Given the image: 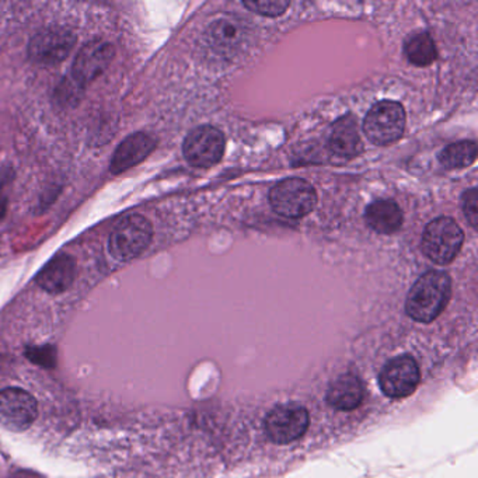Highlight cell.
Returning <instances> with one entry per match:
<instances>
[{"mask_svg":"<svg viewBox=\"0 0 478 478\" xmlns=\"http://www.w3.org/2000/svg\"><path fill=\"white\" fill-rule=\"evenodd\" d=\"M421 381L420 366L410 355H401L384 365L379 374V388L389 398H408Z\"/></svg>","mask_w":478,"mask_h":478,"instance_id":"7","label":"cell"},{"mask_svg":"<svg viewBox=\"0 0 478 478\" xmlns=\"http://www.w3.org/2000/svg\"><path fill=\"white\" fill-rule=\"evenodd\" d=\"M211 37L216 46L231 48L240 41L241 33L238 24L222 20L212 26Z\"/></svg>","mask_w":478,"mask_h":478,"instance_id":"19","label":"cell"},{"mask_svg":"<svg viewBox=\"0 0 478 478\" xmlns=\"http://www.w3.org/2000/svg\"><path fill=\"white\" fill-rule=\"evenodd\" d=\"M225 137L221 130L209 125H202L189 132L184 140L182 154L191 166H215L225 154Z\"/></svg>","mask_w":478,"mask_h":478,"instance_id":"8","label":"cell"},{"mask_svg":"<svg viewBox=\"0 0 478 478\" xmlns=\"http://www.w3.org/2000/svg\"><path fill=\"white\" fill-rule=\"evenodd\" d=\"M309 411L299 404H281L268 413L265 418V433L278 445L295 442L309 428Z\"/></svg>","mask_w":478,"mask_h":478,"instance_id":"6","label":"cell"},{"mask_svg":"<svg viewBox=\"0 0 478 478\" xmlns=\"http://www.w3.org/2000/svg\"><path fill=\"white\" fill-rule=\"evenodd\" d=\"M452 295V281L442 271H430L414 283L407 297L406 312L418 323H431L440 317Z\"/></svg>","mask_w":478,"mask_h":478,"instance_id":"1","label":"cell"},{"mask_svg":"<svg viewBox=\"0 0 478 478\" xmlns=\"http://www.w3.org/2000/svg\"><path fill=\"white\" fill-rule=\"evenodd\" d=\"M365 221L369 228L381 235H391L403 225V212L396 202L382 199L373 202L366 208Z\"/></svg>","mask_w":478,"mask_h":478,"instance_id":"16","label":"cell"},{"mask_svg":"<svg viewBox=\"0 0 478 478\" xmlns=\"http://www.w3.org/2000/svg\"><path fill=\"white\" fill-rule=\"evenodd\" d=\"M463 211L465 218L469 221L472 228H477L478 225V189H472L465 192L463 196Z\"/></svg>","mask_w":478,"mask_h":478,"instance_id":"21","label":"cell"},{"mask_svg":"<svg viewBox=\"0 0 478 478\" xmlns=\"http://www.w3.org/2000/svg\"><path fill=\"white\" fill-rule=\"evenodd\" d=\"M76 44V36L63 27L43 29L31 38L29 56L38 65H56L68 58Z\"/></svg>","mask_w":478,"mask_h":478,"instance_id":"9","label":"cell"},{"mask_svg":"<svg viewBox=\"0 0 478 478\" xmlns=\"http://www.w3.org/2000/svg\"><path fill=\"white\" fill-rule=\"evenodd\" d=\"M465 235L452 218L435 219L423 231L421 247L423 254L438 265L452 263L462 248Z\"/></svg>","mask_w":478,"mask_h":478,"instance_id":"2","label":"cell"},{"mask_svg":"<svg viewBox=\"0 0 478 478\" xmlns=\"http://www.w3.org/2000/svg\"><path fill=\"white\" fill-rule=\"evenodd\" d=\"M406 128V111L396 101L384 100L374 105L365 118V135L378 147L394 144Z\"/></svg>","mask_w":478,"mask_h":478,"instance_id":"3","label":"cell"},{"mask_svg":"<svg viewBox=\"0 0 478 478\" xmlns=\"http://www.w3.org/2000/svg\"><path fill=\"white\" fill-rule=\"evenodd\" d=\"M76 260L69 254L61 253L39 271L36 281L49 293H63L72 287L76 278Z\"/></svg>","mask_w":478,"mask_h":478,"instance_id":"13","label":"cell"},{"mask_svg":"<svg viewBox=\"0 0 478 478\" xmlns=\"http://www.w3.org/2000/svg\"><path fill=\"white\" fill-rule=\"evenodd\" d=\"M330 149L332 150V154L341 157H355L361 154L362 140L359 137L358 124L352 115L335 121L330 137Z\"/></svg>","mask_w":478,"mask_h":478,"instance_id":"15","label":"cell"},{"mask_svg":"<svg viewBox=\"0 0 478 478\" xmlns=\"http://www.w3.org/2000/svg\"><path fill=\"white\" fill-rule=\"evenodd\" d=\"M37 401L29 393L19 388L0 391V426L12 432L29 430L36 421Z\"/></svg>","mask_w":478,"mask_h":478,"instance_id":"10","label":"cell"},{"mask_svg":"<svg viewBox=\"0 0 478 478\" xmlns=\"http://www.w3.org/2000/svg\"><path fill=\"white\" fill-rule=\"evenodd\" d=\"M477 157V147L472 140L449 145L440 154V162L446 169H463L472 166Z\"/></svg>","mask_w":478,"mask_h":478,"instance_id":"17","label":"cell"},{"mask_svg":"<svg viewBox=\"0 0 478 478\" xmlns=\"http://www.w3.org/2000/svg\"><path fill=\"white\" fill-rule=\"evenodd\" d=\"M114 58V48L107 41L93 39L81 46L72 65V80L85 88L105 72Z\"/></svg>","mask_w":478,"mask_h":478,"instance_id":"11","label":"cell"},{"mask_svg":"<svg viewBox=\"0 0 478 478\" xmlns=\"http://www.w3.org/2000/svg\"><path fill=\"white\" fill-rule=\"evenodd\" d=\"M244 6L254 10L256 13L263 14V16L277 17L281 16L289 7V2H283V0H277V2H244Z\"/></svg>","mask_w":478,"mask_h":478,"instance_id":"20","label":"cell"},{"mask_svg":"<svg viewBox=\"0 0 478 478\" xmlns=\"http://www.w3.org/2000/svg\"><path fill=\"white\" fill-rule=\"evenodd\" d=\"M156 147V139L145 132L130 135L121 142L110 163L111 172L121 174L144 162Z\"/></svg>","mask_w":478,"mask_h":478,"instance_id":"12","label":"cell"},{"mask_svg":"<svg viewBox=\"0 0 478 478\" xmlns=\"http://www.w3.org/2000/svg\"><path fill=\"white\" fill-rule=\"evenodd\" d=\"M407 58L411 63L416 66H426L435 61L438 53H436L435 43L431 38L430 34L421 33L411 37L406 43Z\"/></svg>","mask_w":478,"mask_h":478,"instance_id":"18","label":"cell"},{"mask_svg":"<svg viewBox=\"0 0 478 478\" xmlns=\"http://www.w3.org/2000/svg\"><path fill=\"white\" fill-rule=\"evenodd\" d=\"M271 206L283 218L299 219L309 215L317 204V194L309 182L288 179L278 182L270 194Z\"/></svg>","mask_w":478,"mask_h":478,"instance_id":"5","label":"cell"},{"mask_svg":"<svg viewBox=\"0 0 478 478\" xmlns=\"http://www.w3.org/2000/svg\"><path fill=\"white\" fill-rule=\"evenodd\" d=\"M364 398V384L351 373L339 376L327 391V403L339 411H352L358 408Z\"/></svg>","mask_w":478,"mask_h":478,"instance_id":"14","label":"cell"},{"mask_svg":"<svg viewBox=\"0 0 478 478\" xmlns=\"http://www.w3.org/2000/svg\"><path fill=\"white\" fill-rule=\"evenodd\" d=\"M152 238L154 228L150 222L142 215H130L111 233L108 248L117 260H134L149 247Z\"/></svg>","mask_w":478,"mask_h":478,"instance_id":"4","label":"cell"}]
</instances>
